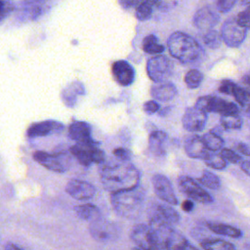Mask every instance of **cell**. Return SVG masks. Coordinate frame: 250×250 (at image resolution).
Wrapping results in <instances>:
<instances>
[{
  "label": "cell",
  "instance_id": "cell-1",
  "mask_svg": "<svg viewBox=\"0 0 250 250\" xmlns=\"http://www.w3.org/2000/svg\"><path fill=\"white\" fill-rule=\"evenodd\" d=\"M141 174L131 163L124 161L110 162L101 172L103 187L111 193L133 189L140 185Z\"/></svg>",
  "mask_w": 250,
  "mask_h": 250
},
{
  "label": "cell",
  "instance_id": "cell-2",
  "mask_svg": "<svg viewBox=\"0 0 250 250\" xmlns=\"http://www.w3.org/2000/svg\"><path fill=\"white\" fill-rule=\"evenodd\" d=\"M167 47L170 55L184 64H198L205 55L198 41L183 31L173 32L167 40Z\"/></svg>",
  "mask_w": 250,
  "mask_h": 250
},
{
  "label": "cell",
  "instance_id": "cell-3",
  "mask_svg": "<svg viewBox=\"0 0 250 250\" xmlns=\"http://www.w3.org/2000/svg\"><path fill=\"white\" fill-rule=\"evenodd\" d=\"M144 190L138 187L133 189L111 193L110 202L114 211L121 217L132 219L138 216L144 203Z\"/></svg>",
  "mask_w": 250,
  "mask_h": 250
},
{
  "label": "cell",
  "instance_id": "cell-4",
  "mask_svg": "<svg viewBox=\"0 0 250 250\" xmlns=\"http://www.w3.org/2000/svg\"><path fill=\"white\" fill-rule=\"evenodd\" d=\"M194 106L205 113L215 112L220 113L222 116L229 114H238L239 112L238 106L234 103L211 95L199 97Z\"/></svg>",
  "mask_w": 250,
  "mask_h": 250
},
{
  "label": "cell",
  "instance_id": "cell-5",
  "mask_svg": "<svg viewBox=\"0 0 250 250\" xmlns=\"http://www.w3.org/2000/svg\"><path fill=\"white\" fill-rule=\"evenodd\" d=\"M70 153L78 160V162L88 167L93 162L95 163H103L105 158L104 152L98 146V143H92L87 145H74L69 148Z\"/></svg>",
  "mask_w": 250,
  "mask_h": 250
},
{
  "label": "cell",
  "instance_id": "cell-6",
  "mask_svg": "<svg viewBox=\"0 0 250 250\" xmlns=\"http://www.w3.org/2000/svg\"><path fill=\"white\" fill-rule=\"evenodd\" d=\"M173 67L170 59L163 55L153 56L146 62L147 75L155 83L165 82L172 74Z\"/></svg>",
  "mask_w": 250,
  "mask_h": 250
},
{
  "label": "cell",
  "instance_id": "cell-7",
  "mask_svg": "<svg viewBox=\"0 0 250 250\" xmlns=\"http://www.w3.org/2000/svg\"><path fill=\"white\" fill-rule=\"evenodd\" d=\"M33 158L40 165L48 170L57 173H63L70 167V157L65 152L49 153L46 151H36Z\"/></svg>",
  "mask_w": 250,
  "mask_h": 250
},
{
  "label": "cell",
  "instance_id": "cell-8",
  "mask_svg": "<svg viewBox=\"0 0 250 250\" xmlns=\"http://www.w3.org/2000/svg\"><path fill=\"white\" fill-rule=\"evenodd\" d=\"M178 186L180 190L192 201H196L201 204H210L213 202L211 194L201 188L195 180L188 176L179 177Z\"/></svg>",
  "mask_w": 250,
  "mask_h": 250
},
{
  "label": "cell",
  "instance_id": "cell-9",
  "mask_svg": "<svg viewBox=\"0 0 250 250\" xmlns=\"http://www.w3.org/2000/svg\"><path fill=\"white\" fill-rule=\"evenodd\" d=\"M247 34V29L242 27L236 18L227 20L221 28V37L224 43L230 48H237L242 44Z\"/></svg>",
  "mask_w": 250,
  "mask_h": 250
},
{
  "label": "cell",
  "instance_id": "cell-10",
  "mask_svg": "<svg viewBox=\"0 0 250 250\" xmlns=\"http://www.w3.org/2000/svg\"><path fill=\"white\" fill-rule=\"evenodd\" d=\"M131 239L141 250H162L148 225L138 224L131 230Z\"/></svg>",
  "mask_w": 250,
  "mask_h": 250
},
{
  "label": "cell",
  "instance_id": "cell-11",
  "mask_svg": "<svg viewBox=\"0 0 250 250\" xmlns=\"http://www.w3.org/2000/svg\"><path fill=\"white\" fill-rule=\"evenodd\" d=\"M89 231L94 239L104 243L111 242L119 236V228L114 223L102 218L91 223Z\"/></svg>",
  "mask_w": 250,
  "mask_h": 250
},
{
  "label": "cell",
  "instance_id": "cell-12",
  "mask_svg": "<svg viewBox=\"0 0 250 250\" xmlns=\"http://www.w3.org/2000/svg\"><path fill=\"white\" fill-rule=\"evenodd\" d=\"M152 187L158 198L169 205H177L178 199L169 179L162 174H155L151 179Z\"/></svg>",
  "mask_w": 250,
  "mask_h": 250
},
{
  "label": "cell",
  "instance_id": "cell-13",
  "mask_svg": "<svg viewBox=\"0 0 250 250\" xmlns=\"http://www.w3.org/2000/svg\"><path fill=\"white\" fill-rule=\"evenodd\" d=\"M207 122V113L198 109L195 106L188 107L182 118L183 127L192 133L200 132L205 128Z\"/></svg>",
  "mask_w": 250,
  "mask_h": 250
},
{
  "label": "cell",
  "instance_id": "cell-14",
  "mask_svg": "<svg viewBox=\"0 0 250 250\" xmlns=\"http://www.w3.org/2000/svg\"><path fill=\"white\" fill-rule=\"evenodd\" d=\"M220 21L219 15L210 7L204 6L198 9L192 18L193 25L201 30H211Z\"/></svg>",
  "mask_w": 250,
  "mask_h": 250
},
{
  "label": "cell",
  "instance_id": "cell-15",
  "mask_svg": "<svg viewBox=\"0 0 250 250\" xmlns=\"http://www.w3.org/2000/svg\"><path fill=\"white\" fill-rule=\"evenodd\" d=\"M65 190L72 198L77 200L90 199L96 193V188L92 184L78 179L70 180L65 187Z\"/></svg>",
  "mask_w": 250,
  "mask_h": 250
},
{
  "label": "cell",
  "instance_id": "cell-16",
  "mask_svg": "<svg viewBox=\"0 0 250 250\" xmlns=\"http://www.w3.org/2000/svg\"><path fill=\"white\" fill-rule=\"evenodd\" d=\"M63 129V125L56 120H44L33 123L26 131V136L29 139L46 137L56 133H60Z\"/></svg>",
  "mask_w": 250,
  "mask_h": 250
},
{
  "label": "cell",
  "instance_id": "cell-17",
  "mask_svg": "<svg viewBox=\"0 0 250 250\" xmlns=\"http://www.w3.org/2000/svg\"><path fill=\"white\" fill-rule=\"evenodd\" d=\"M162 246L164 250H199L174 228L163 238Z\"/></svg>",
  "mask_w": 250,
  "mask_h": 250
},
{
  "label": "cell",
  "instance_id": "cell-18",
  "mask_svg": "<svg viewBox=\"0 0 250 250\" xmlns=\"http://www.w3.org/2000/svg\"><path fill=\"white\" fill-rule=\"evenodd\" d=\"M112 74L121 86H129L135 80V70L126 61L119 60L112 64Z\"/></svg>",
  "mask_w": 250,
  "mask_h": 250
},
{
  "label": "cell",
  "instance_id": "cell-19",
  "mask_svg": "<svg viewBox=\"0 0 250 250\" xmlns=\"http://www.w3.org/2000/svg\"><path fill=\"white\" fill-rule=\"evenodd\" d=\"M68 136L80 145L95 143L91 137V126L84 121H73L68 127Z\"/></svg>",
  "mask_w": 250,
  "mask_h": 250
},
{
  "label": "cell",
  "instance_id": "cell-20",
  "mask_svg": "<svg viewBox=\"0 0 250 250\" xmlns=\"http://www.w3.org/2000/svg\"><path fill=\"white\" fill-rule=\"evenodd\" d=\"M185 151L188 157L202 160H204L210 152V150H208L205 146L201 136L197 135L188 138L185 143Z\"/></svg>",
  "mask_w": 250,
  "mask_h": 250
},
{
  "label": "cell",
  "instance_id": "cell-21",
  "mask_svg": "<svg viewBox=\"0 0 250 250\" xmlns=\"http://www.w3.org/2000/svg\"><path fill=\"white\" fill-rule=\"evenodd\" d=\"M178 94V90L173 83L162 82L153 85L150 89L151 97L159 102H168L173 100Z\"/></svg>",
  "mask_w": 250,
  "mask_h": 250
},
{
  "label": "cell",
  "instance_id": "cell-22",
  "mask_svg": "<svg viewBox=\"0 0 250 250\" xmlns=\"http://www.w3.org/2000/svg\"><path fill=\"white\" fill-rule=\"evenodd\" d=\"M167 141V134L163 131H153L148 138L149 150L156 156H164L166 153L165 144Z\"/></svg>",
  "mask_w": 250,
  "mask_h": 250
},
{
  "label": "cell",
  "instance_id": "cell-23",
  "mask_svg": "<svg viewBox=\"0 0 250 250\" xmlns=\"http://www.w3.org/2000/svg\"><path fill=\"white\" fill-rule=\"evenodd\" d=\"M74 212H75L76 216L79 219L84 220V221H88V222H91V223L102 218V214H101L100 209L96 205L90 204V203L75 206L74 207Z\"/></svg>",
  "mask_w": 250,
  "mask_h": 250
},
{
  "label": "cell",
  "instance_id": "cell-24",
  "mask_svg": "<svg viewBox=\"0 0 250 250\" xmlns=\"http://www.w3.org/2000/svg\"><path fill=\"white\" fill-rule=\"evenodd\" d=\"M206 226L211 231H213L214 233H217L219 235L229 236V237H232V238H239L243 234L241 229H239L238 228L230 226V225H227V224L207 222Z\"/></svg>",
  "mask_w": 250,
  "mask_h": 250
},
{
  "label": "cell",
  "instance_id": "cell-25",
  "mask_svg": "<svg viewBox=\"0 0 250 250\" xmlns=\"http://www.w3.org/2000/svg\"><path fill=\"white\" fill-rule=\"evenodd\" d=\"M152 214L159 217L171 226L177 225L181 219L179 213L168 204H157Z\"/></svg>",
  "mask_w": 250,
  "mask_h": 250
},
{
  "label": "cell",
  "instance_id": "cell-26",
  "mask_svg": "<svg viewBox=\"0 0 250 250\" xmlns=\"http://www.w3.org/2000/svg\"><path fill=\"white\" fill-rule=\"evenodd\" d=\"M200 245L203 250H235L232 243L220 238H205Z\"/></svg>",
  "mask_w": 250,
  "mask_h": 250
},
{
  "label": "cell",
  "instance_id": "cell-27",
  "mask_svg": "<svg viewBox=\"0 0 250 250\" xmlns=\"http://www.w3.org/2000/svg\"><path fill=\"white\" fill-rule=\"evenodd\" d=\"M201 139L207 149L210 151L216 152L218 150H222L224 147V140L219 134L213 131L204 134L203 136H201Z\"/></svg>",
  "mask_w": 250,
  "mask_h": 250
},
{
  "label": "cell",
  "instance_id": "cell-28",
  "mask_svg": "<svg viewBox=\"0 0 250 250\" xmlns=\"http://www.w3.org/2000/svg\"><path fill=\"white\" fill-rule=\"evenodd\" d=\"M143 50L150 55H159L164 52L165 47L158 42V39L155 35L149 34L146 36L143 40Z\"/></svg>",
  "mask_w": 250,
  "mask_h": 250
},
{
  "label": "cell",
  "instance_id": "cell-29",
  "mask_svg": "<svg viewBox=\"0 0 250 250\" xmlns=\"http://www.w3.org/2000/svg\"><path fill=\"white\" fill-rule=\"evenodd\" d=\"M198 182L204 186L205 188H208L210 189H219L221 188V180L220 178L207 170H204L201 174V176L197 179Z\"/></svg>",
  "mask_w": 250,
  "mask_h": 250
},
{
  "label": "cell",
  "instance_id": "cell-30",
  "mask_svg": "<svg viewBox=\"0 0 250 250\" xmlns=\"http://www.w3.org/2000/svg\"><path fill=\"white\" fill-rule=\"evenodd\" d=\"M154 7H155V1L140 2V4L136 7V12H135L136 18L141 21L150 19Z\"/></svg>",
  "mask_w": 250,
  "mask_h": 250
},
{
  "label": "cell",
  "instance_id": "cell-31",
  "mask_svg": "<svg viewBox=\"0 0 250 250\" xmlns=\"http://www.w3.org/2000/svg\"><path fill=\"white\" fill-rule=\"evenodd\" d=\"M221 126L226 130H239L242 127L243 120L238 114L223 115L220 119Z\"/></svg>",
  "mask_w": 250,
  "mask_h": 250
},
{
  "label": "cell",
  "instance_id": "cell-32",
  "mask_svg": "<svg viewBox=\"0 0 250 250\" xmlns=\"http://www.w3.org/2000/svg\"><path fill=\"white\" fill-rule=\"evenodd\" d=\"M205 164L215 170H224L227 167V161L222 157L221 153L210 151L207 157L204 159Z\"/></svg>",
  "mask_w": 250,
  "mask_h": 250
},
{
  "label": "cell",
  "instance_id": "cell-33",
  "mask_svg": "<svg viewBox=\"0 0 250 250\" xmlns=\"http://www.w3.org/2000/svg\"><path fill=\"white\" fill-rule=\"evenodd\" d=\"M203 81V74L197 69H190L185 75V83L188 88L195 89L200 86Z\"/></svg>",
  "mask_w": 250,
  "mask_h": 250
},
{
  "label": "cell",
  "instance_id": "cell-34",
  "mask_svg": "<svg viewBox=\"0 0 250 250\" xmlns=\"http://www.w3.org/2000/svg\"><path fill=\"white\" fill-rule=\"evenodd\" d=\"M202 38H203L204 45L211 49L219 48L223 41L221 37V33H219L217 30H214V29L206 31Z\"/></svg>",
  "mask_w": 250,
  "mask_h": 250
},
{
  "label": "cell",
  "instance_id": "cell-35",
  "mask_svg": "<svg viewBox=\"0 0 250 250\" xmlns=\"http://www.w3.org/2000/svg\"><path fill=\"white\" fill-rule=\"evenodd\" d=\"M231 96L242 106L250 104V94H249V92L246 89H244L243 87L238 86L237 84H235V86L232 90Z\"/></svg>",
  "mask_w": 250,
  "mask_h": 250
},
{
  "label": "cell",
  "instance_id": "cell-36",
  "mask_svg": "<svg viewBox=\"0 0 250 250\" xmlns=\"http://www.w3.org/2000/svg\"><path fill=\"white\" fill-rule=\"evenodd\" d=\"M221 155L227 162H230V163H233V164H239L240 165V163L243 161L242 156H240L235 151H233L229 148H223L221 150Z\"/></svg>",
  "mask_w": 250,
  "mask_h": 250
},
{
  "label": "cell",
  "instance_id": "cell-37",
  "mask_svg": "<svg viewBox=\"0 0 250 250\" xmlns=\"http://www.w3.org/2000/svg\"><path fill=\"white\" fill-rule=\"evenodd\" d=\"M236 21L242 27L250 29V5L237 15Z\"/></svg>",
  "mask_w": 250,
  "mask_h": 250
},
{
  "label": "cell",
  "instance_id": "cell-38",
  "mask_svg": "<svg viewBox=\"0 0 250 250\" xmlns=\"http://www.w3.org/2000/svg\"><path fill=\"white\" fill-rule=\"evenodd\" d=\"M235 0H219L216 5H217V10L220 13H228L230 11V9L234 6Z\"/></svg>",
  "mask_w": 250,
  "mask_h": 250
},
{
  "label": "cell",
  "instance_id": "cell-39",
  "mask_svg": "<svg viewBox=\"0 0 250 250\" xmlns=\"http://www.w3.org/2000/svg\"><path fill=\"white\" fill-rule=\"evenodd\" d=\"M234 86H235V83L230 81V80H228V79L222 80L221 83H220V86H219V92L231 96V93H232V90H233Z\"/></svg>",
  "mask_w": 250,
  "mask_h": 250
},
{
  "label": "cell",
  "instance_id": "cell-40",
  "mask_svg": "<svg viewBox=\"0 0 250 250\" xmlns=\"http://www.w3.org/2000/svg\"><path fill=\"white\" fill-rule=\"evenodd\" d=\"M113 154L119 161L128 162L130 159V152L126 148L123 147H117L113 150Z\"/></svg>",
  "mask_w": 250,
  "mask_h": 250
},
{
  "label": "cell",
  "instance_id": "cell-41",
  "mask_svg": "<svg viewBox=\"0 0 250 250\" xmlns=\"http://www.w3.org/2000/svg\"><path fill=\"white\" fill-rule=\"evenodd\" d=\"M12 10L13 4L11 2L0 1V21H2Z\"/></svg>",
  "mask_w": 250,
  "mask_h": 250
},
{
  "label": "cell",
  "instance_id": "cell-42",
  "mask_svg": "<svg viewBox=\"0 0 250 250\" xmlns=\"http://www.w3.org/2000/svg\"><path fill=\"white\" fill-rule=\"evenodd\" d=\"M159 108H160V106L155 101H147L144 104V109L147 114H153V113L159 111Z\"/></svg>",
  "mask_w": 250,
  "mask_h": 250
},
{
  "label": "cell",
  "instance_id": "cell-43",
  "mask_svg": "<svg viewBox=\"0 0 250 250\" xmlns=\"http://www.w3.org/2000/svg\"><path fill=\"white\" fill-rule=\"evenodd\" d=\"M176 4L177 2H171V1H155V7L160 11H167Z\"/></svg>",
  "mask_w": 250,
  "mask_h": 250
},
{
  "label": "cell",
  "instance_id": "cell-44",
  "mask_svg": "<svg viewBox=\"0 0 250 250\" xmlns=\"http://www.w3.org/2000/svg\"><path fill=\"white\" fill-rule=\"evenodd\" d=\"M236 149L245 156H250V147L244 144V143H238L236 144Z\"/></svg>",
  "mask_w": 250,
  "mask_h": 250
},
{
  "label": "cell",
  "instance_id": "cell-45",
  "mask_svg": "<svg viewBox=\"0 0 250 250\" xmlns=\"http://www.w3.org/2000/svg\"><path fill=\"white\" fill-rule=\"evenodd\" d=\"M181 207H182V209H183L185 212L189 213V212H191V211L193 210V208H194V203H193V201L190 200V199H186V200L183 201Z\"/></svg>",
  "mask_w": 250,
  "mask_h": 250
},
{
  "label": "cell",
  "instance_id": "cell-46",
  "mask_svg": "<svg viewBox=\"0 0 250 250\" xmlns=\"http://www.w3.org/2000/svg\"><path fill=\"white\" fill-rule=\"evenodd\" d=\"M241 82H242V84L244 85L243 88L246 89V90L249 92V94H250V72H249V73H246L245 75L242 76Z\"/></svg>",
  "mask_w": 250,
  "mask_h": 250
},
{
  "label": "cell",
  "instance_id": "cell-47",
  "mask_svg": "<svg viewBox=\"0 0 250 250\" xmlns=\"http://www.w3.org/2000/svg\"><path fill=\"white\" fill-rule=\"evenodd\" d=\"M240 168L247 176L250 177V160H243L240 163Z\"/></svg>",
  "mask_w": 250,
  "mask_h": 250
},
{
  "label": "cell",
  "instance_id": "cell-48",
  "mask_svg": "<svg viewBox=\"0 0 250 250\" xmlns=\"http://www.w3.org/2000/svg\"><path fill=\"white\" fill-rule=\"evenodd\" d=\"M120 4L123 5L125 8H130L132 6L137 7L140 4V2H138V1H122V2H120Z\"/></svg>",
  "mask_w": 250,
  "mask_h": 250
},
{
  "label": "cell",
  "instance_id": "cell-49",
  "mask_svg": "<svg viewBox=\"0 0 250 250\" xmlns=\"http://www.w3.org/2000/svg\"><path fill=\"white\" fill-rule=\"evenodd\" d=\"M4 250H22L21 247H19L18 245H16L15 243L12 242H8L4 248Z\"/></svg>",
  "mask_w": 250,
  "mask_h": 250
},
{
  "label": "cell",
  "instance_id": "cell-50",
  "mask_svg": "<svg viewBox=\"0 0 250 250\" xmlns=\"http://www.w3.org/2000/svg\"><path fill=\"white\" fill-rule=\"evenodd\" d=\"M170 106H167V107H165V108H163V110H161L159 113H160V115H166V113L168 112V111H170Z\"/></svg>",
  "mask_w": 250,
  "mask_h": 250
},
{
  "label": "cell",
  "instance_id": "cell-51",
  "mask_svg": "<svg viewBox=\"0 0 250 250\" xmlns=\"http://www.w3.org/2000/svg\"><path fill=\"white\" fill-rule=\"evenodd\" d=\"M246 112H247V113H250V104L247 105V107H246Z\"/></svg>",
  "mask_w": 250,
  "mask_h": 250
}]
</instances>
